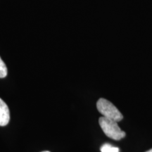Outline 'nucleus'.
Listing matches in <instances>:
<instances>
[{"mask_svg":"<svg viewBox=\"0 0 152 152\" xmlns=\"http://www.w3.org/2000/svg\"><path fill=\"white\" fill-rule=\"evenodd\" d=\"M101 152H119V149L109 144H104L101 147Z\"/></svg>","mask_w":152,"mask_h":152,"instance_id":"20e7f679","label":"nucleus"},{"mask_svg":"<svg viewBox=\"0 0 152 152\" xmlns=\"http://www.w3.org/2000/svg\"><path fill=\"white\" fill-rule=\"evenodd\" d=\"M42 152H49V151H42Z\"/></svg>","mask_w":152,"mask_h":152,"instance_id":"0eeeda50","label":"nucleus"},{"mask_svg":"<svg viewBox=\"0 0 152 152\" xmlns=\"http://www.w3.org/2000/svg\"><path fill=\"white\" fill-rule=\"evenodd\" d=\"M10 121V111L7 104L0 98V126H6Z\"/></svg>","mask_w":152,"mask_h":152,"instance_id":"7ed1b4c3","label":"nucleus"},{"mask_svg":"<svg viewBox=\"0 0 152 152\" xmlns=\"http://www.w3.org/2000/svg\"><path fill=\"white\" fill-rule=\"evenodd\" d=\"M99 123L104 134L114 140H120L124 138L125 132L120 128L118 122L102 116L99 118Z\"/></svg>","mask_w":152,"mask_h":152,"instance_id":"f257e3e1","label":"nucleus"},{"mask_svg":"<svg viewBox=\"0 0 152 152\" xmlns=\"http://www.w3.org/2000/svg\"><path fill=\"white\" fill-rule=\"evenodd\" d=\"M146 152H152V149H151L150 150H149V151H146Z\"/></svg>","mask_w":152,"mask_h":152,"instance_id":"423d86ee","label":"nucleus"},{"mask_svg":"<svg viewBox=\"0 0 152 152\" xmlns=\"http://www.w3.org/2000/svg\"><path fill=\"white\" fill-rule=\"evenodd\" d=\"M96 108L102 116L119 122L123 118L122 113L111 102L101 98L96 102Z\"/></svg>","mask_w":152,"mask_h":152,"instance_id":"f03ea898","label":"nucleus"},{"mask_svg":"<svg viewBox=\"0 0 152 152\" xmlns=\"http://www.w3.org/2000/svg\"><path fill=\"white\" fill-rule=\"evenodd\" d=\"M7 75V68L4 62L0 57V78H4Z\"/></svg>","mask_w":152,"mask_h":152,"instance_id":"39448f33","label":"nucleus"}]
</instances>
